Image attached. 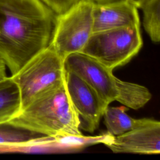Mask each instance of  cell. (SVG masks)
I'll return each instance as SVG.
<instances>
[{
    "mask_svg": "<svg viewBox=\"0 0 160 160\" xmlns=\"http://www.w3.org/2000/svg\"><path fill=\"white\" fill-rule=\"evenodd\" d=\"M56 18L39 0H0V61L11 76L51 44Z\"/></svg>",
    "mask_w": 160,
    "mask_h": 160,
    "instance_id": "1",
    "label": "cell"
},
{
    "mask_svg": "<svg viewBox=\"0 0 160 160\" xmlns=\"http://www.w3.org/2000/svg\"><path fill=\"white\" fill-rule=\"evenodd\" d=\"M9 122L51 138L82 137L81 120L68 96L64 78L36 96Z\"/></svg>",
    "mask_w": 160,
    "mask_h": 160,
    "instance_id": "2",
    "label": "cell"
},
{
    "mask_svg": "<svg viewBox=\"0 0 160 160\" xmlns=\"http://www.w3.org/2000/svg\"><path fill=\"white\" fill-rule=\"evenodd\" d=\"M142 46L141 24L92 32L81 52L113 70L129 62Z\"/></svg>",
    "mask_w": 160,
    "mask_h": 160,
    "instance_id": "3",
    "label": "cell"
},
{
    "mask_svg": "<svg viewBox=\"0 0 160 160\" xmlns=\"http://www.w3.org/2000/svg\"><path fill=\"white\" fill-rule=\"evenodd\" d=\"M11 76L19 89L22 110L39 94L63 81L64 59L51 44Z\"/></svg>",
    "mask_w": 160,
    "mask_h": 160,
    "instance_id": "4",
    "label": "cell"
},
{
    "mask_svg": "<svg viewBox=\"0 0 160 160\" xmlns=\"http://www.w3.org/2000/svg\"><path fill=\"white\" fill-rule=\"evenodd\" d=\"M93 2L81 0L64 13L56 15L51 45L63 59L82 52L92 33Z\"/></svg>",
    "mask_w": 160,
    "mask_h": 160,
    "instance_id": "5",
    "label": "cell"
},
{
    "mask_svg": "<svg viewBox=\"0 0 160 160\" xmlns=\"http://www.w3.org/2000/svg\"><path fill=\"white\" fill-rule=\"evenodd\" d=\"M64 68L84 80L108 106L116 101L118 95L117 78L113 75L112 69L96 59L81 52H74L64 59Z\"/></svg>",
    "mask_w": 160,
    "mask_h": 160,
    "instance_id": "6",
    "label": "cell"
},
{
    "mask_svg": "<svg viewBox=\"0 0 160 160\" xmlns=\"http://www.w3.org/2000/svg\"><path fill=\"white\" fill-rule=\"evenodd\" d=\"M64 79L68 96L81 120L80 128L92 133L98 128L108 106L95 90L76 73L64 70Z\"/></svg>",
    "mask_w": 160,
    "mask_h": 160,
    "instance_id": "7",
    "label": "cell"
},
{
    "mask_svg": "<svg viewBox=\"0 0 160 160\" xmlns=\"http://www.w3.org/2000/svg\"><path fill=\"white\" fill-rule=\"evenodd\" d=\"M103 143L113 152L143 154L160 152V122L154 120L118 136L108 134Z\"/></svg>",
    "mask_w": 160,
    "mask_h": 160,
    "instance_id": "8",
    "label": "cell"
},
{
    "mask_svg": "<svg viewBox=\"0 0 160 160\" xmlns=\"http://www.w3.org/2000/svg\"><path fill=\"white\" fill-rule=\"evenodd\" d=\"M92 32L141 24L138 8L126 0L93 3Z\"/></svg>",
    "mask_w": 160,
    "mask_h": 160,
    "instance_id": "9",
    "label": "cell"
},
{
    "mask_svg": "<svg viewBox=\"0 0 160 160\" xmlns=\"http://www.w3.org/2000/svg\"><path fill=\"white\" fill-rule=\"evenodd\" d=\"M126 109L125 106H109L105 109L103 117L109 135H121L135 128L147 125L154 121L149 118L134 119L126 114Z\"/></svg>",
    "mask_w": 160,
    "mask_h": 160,
    "instance_id": "10",
    "label": "cell"
},
{
    "mask_svg": "<svg viewBox=\"0 0 160 160\" xmlns=\"http://www.w3.org/2000/svg\"><path fill=\"white\" fill-rule=\"evenodd\" d=\"M49 137L14 126L9 121L0 123V145L8 146L7 152L22 150L37 140Z\"/></svg>",
    "mask_w": 160,
    "mask_h": 160,
    "instance_id": "11",
    "label": "cell"
},
{
    "mask_svg": "<svg viewBox=\"0 0 160 160\" xmlns=\"http://www.w3.org/2000/svg\"><path fill=\"white\" fill-rule=\"evenodd\" d=\"M21 111L19 89L11 76H6L0 79V123L10 121Z\"/></svg>",
    "mask_w": 160,
    "mask_h": 160,
    "instance_id": "12",
    "label": "cell"
},
{
    "mask_svg": "<svg viewBox=\"0 0 160 160\" xmlns=\"http://www.w3.org/2000/svg\"><path fill=\"white\" fill-rule=\"evenodd\" d=\"M116 84L118 95L116 101L128 108L138 109L151 99V93L144 86L123 81L118 78H116Z\"/></svg>",
    "mask_w": 160,
    "mask_h": 160,
    "instance_id": "13",
    "label": "cell"
},
{
    "mask_svg": "<svg viewBox=\"0 0 160 160\" xmlns=\"http://www.w3.org/2000/svg\"><path fill=\"white\" fill-rule=\"evenodd\" d=\"M144 29L154 42L160 41V0H150L140 8Z\"/></svg>",
    "mask_w": 160,
    "mask_h": 160,
    "instance_id": "14",
    "label": "cell"
},
{
    "mask_svg": "<svg viewBox=\"0 0 160 160\" xmlns=\"http://www.w3.org/2000/svg\"><path fill=\"white\" fill-rule=\"evenodd\" d=\"M56 15H60L74 6L78 4L81 0H39Z\"/></svg>",
    "mask_w": 160,
    "mask_h": 160,
    "instance_id": "15",
    "label": "cell"
},
{
    "mask_svg": "<svg viewBox=\"0 0 160 160\" xmlns=\"http://www.w3.org/2000/svg\"><path fill=\"white\" fill-rule=\"evenodd\" d=\"M129 2L131 4L134 5L136 8H141L146 3H147L150 0H126Z\"/></svg>",
    "mask_w": 160,
    "mask_h": 160,
    "instance_id": "16",
    "label": "cell"
},
{
    "mask_svg": "<svg viewBox=\"0 0 160 160\" xmlns=\"http://www.w3.org/2000/svg\"><path fill=\"white\" fill-rule=\"evenodd\" d=\"M6 76V66L0 61V79L4 78Z\"/></svg>",
    "mask_w": 160,
    "mask_h": 160,
    "instance_id": "17",
    "label": "cell"
},
{
    "mask_svg": "<svg viewBox=\"0 0 160 160\" xmlns=\"http://www.w3.org/2000/svg\"><path fill=\"white\" fill-rule=\"evenodd\" d=\"M91 1L93 3H104V2H112L117 0H89Z\"/></svg>",
    "mask_w": 160,
    "mask_h": 160,
    "instance_id": "18",
    "label": "cell"
}]
</instances>
